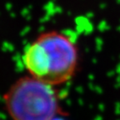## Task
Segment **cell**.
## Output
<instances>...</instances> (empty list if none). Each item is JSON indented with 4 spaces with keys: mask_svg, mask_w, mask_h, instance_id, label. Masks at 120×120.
<instances>
[{
    "mask_svg": "<svg viewBox=\"0 0 120 120\" xmlns=\"http://www.w3.org/2000/svg\"><path fill=\"white\" fill-rule=\"evenodd\" d=\"M22 60L28 74L56 87L74 76L79 66V49L68 34L47 31L25 47Z\"/></svg>",
    "mask_w": 120,
    "mask_h": 120,
    "instance_id": "cell-1",
    "label": "cell"
},
{
    "mask_svg": "<svg viewBox=\"0 0 120 120\" xmlns=\"http://www.w3.org/2000/svg\"><path fill=\"white\" fill-rule=\"evenodd\" d=\"M51 120H65L64 118H63L62 117H59L58 115H57L56 117H54V118H52V119H51Z\"/></svg>",
    "mask_w": 120,
    "mask_h": 120,
    "instance_id": "cell-3",
    "label": "cell"
},
{
    "mask_svg": "<svg viewBox=\"0 0 120 120\" xmlns=\"http://www.w3.org/2000/svg\"><path fill=\"white\" fill-rule=\"evenodd\" d=\"M4 103L12 120H51L60 110L55 87L29 74L9 87Z\"/></svg>",
    "mask_w": 120,
    "mask_h": 120,
    "instance_id": "cell-2",
    "label": "cell"
}]
</instances>
